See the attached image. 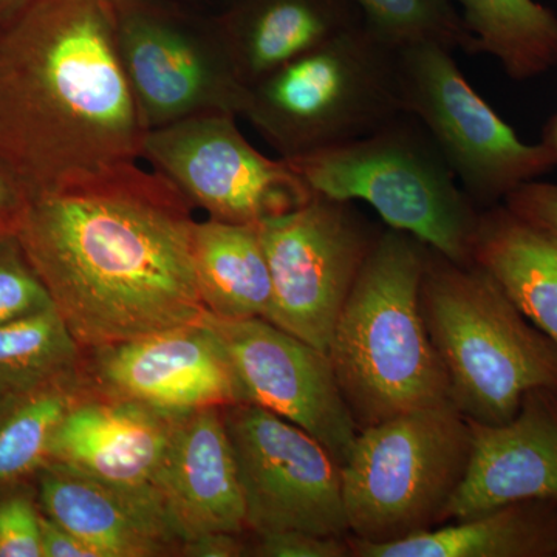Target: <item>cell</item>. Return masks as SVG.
Masks as SVG:
<instances>
[{"label":"cell","mask_w":557,"mask_h":557,"mask_svg":"<svg viewBox=\"0 0 557 557\" xmlns=\"http://www.w3.org/2000/svg\"><path fill=\"white\" fill-rule=\"evenodd\" d=\"M285 161L314 196L366 201L388 228L454 262L472 263L480 209L410 113L355 141Z\"/></svg>","instance_id":"5"},{"label":"cell","mask_w":557,"mask_h":557,"mask_svg":"<svg viewBox=\"0 0 557 557\" xmlns=\"http://www.w3.org/2000/svg\"><path fill=\"white\" fill-rule=\"evenodd\" d=\"M398 50L362 21L249 87L242 116L284 160L366 137L405 112Z\"/></svg>","instance_id":"6"},{"label":"cell","mask_w":557,"mask_h":557,"mask_svg":"<svg viewBox=\"0 0 557 557\" xmlns=\"http://www.w3.org/2000/svg\"><path fill=\"white\" fill-rule=\"evenodd\" d=\"M44 515L67 528L98 557H152L178 542L159 491L102 482L47 461L39 469Z\"/></svg>","instance_id":"18"},{"label":"cell","mask_w":557,"mask_h":557,"mask_svg":"<svg viewBox=\"0 0 557 557\" xmlns=\"http://www.w3.org/2000/svg\"><path fill=\"white\" fill-rule=\"evenodd\" d=\"M362 21L380 38L401 49L413 44H438L450 51L474 54V39L453 0H350Z\"/></svg>","instance_id":"26"},{"label":"cell","mask_w":557,"mask_h":557,"mask_svg":"<svg viewBox=\"0 0 557 557\" xmlns=\"http://www.w3.org/2000/svg\"><path fill=\"white\" fill-rule=\"evenodd\" d=\"M113 0H33L0 24V159L27 197L141 159Z\"/></svg>","instance_id":"2"},{"label":"cell","mask_w":557,"mask_h":557,"mask_svg":"<svg viewBox=\"0 0 557 557\" xmlns=\"http://www.w3.org/2000/svg\"><path fill=\"white\" fill-rule=\"evenodd\" d=\"M84 394L75 373L0 399V490L49 461L54 431Z\"/></svg>","instance_id":"24"},{"label":"cell","mask_w":557,"mask_h":557,"mask_svg":"<svg viewBox=\"0 0 557 557\" xmlns=\"http://www.w3.org/2000/svg\"><path fill=\"white\" fill-rule=\"evenodd\" d=\"M175 416L126 398L84 394L54 431L49 461L112 485L157 491Z\"/></svg>","instance_id":"17"},{"label":"cell","mask_w":557,"mask_h":557,"mask_svg":"<svg viewBox=\"0 0 557 557\" xmlns=\"http://www.w3.org/2000/svg\"><path fill=\"white\" fill-rule=\"evenodd\" d=\"M27 201V193L20 180L0 159V231L13 230L17 215Z\"/></svg>","instance_id":"32"},{"label":"cell","mask_w":557,"mask_h":557,"mask_svg":"<svg viewBox=\"0 0 557 557\" xmlns=\"http://www.w3.org/2000/svg\"><path fill=\"white\" fill-rule=\"evenodd\" d=\"M42 557H98L78 536L46 515L40 518Z\"/></svg>","instance_id":"31"},{"label":"cell","mask_w":557,"mask_h":557,"mask_svg":"<svg viewBox=\"0 0 557 557\" xmlns=\"http://www.w3.org/2000/svg\"><path fill=\"white\" fill-rule=\"evenodd\" d=\"M104 394L166 413L244 403L225 348L208 322L95 348Z\"/></svg>","instance_id":"14"},{"label":"cell","mask_w":557,"mask_h":557,"mask_svg":"<svg viewBox=\"0 0 557 557\" xmlns=\"http://www.w3.org/2000/svg\"><path fill=\"white\" fill-rule=\"evenodd\" d=\"M504 205L520 219L557 236L556 183L531 180L508 194Z\"/></svg>","instance_id":"30"},{"label":"cell","mask_w":557,"mask_h":557,"mask_svg":"<svg viewBox=\"0 0 557 557\" xmlns=\"http://www.w3.org/2000/svg\"><path fill=\"white\" fill-rule=\"evenodd\" d=\"M474 39V54L496 58L512 81L557 65V14L536 0H453Z\"/></svg>","instance_id":"23"},{"label":"cell","mask_w":557,"mask_h":557,"mask_svg":"<svg viewBox=\"0 0 557 557\" xmlns=\"http://www.w3.org/2000/svg\"><path fill=\"white\" fill-rule=\"evenodd\" d=\"M188 205L138 163L27 197L14 233L81 347L203 321Z\"/></svg>","instance_id":"1"},{"label":"cell","mask_w":557,"mask_h":557,"mask_svg":"<svg viewBox=\"0 0 557 557\" xmlns=\"http://www.w3.org/2000/svg\"><path fill=\"white\" fill-rule=\"evenodd\" d=\"M183 545L186 555L196 557H234L244 552L237 534L231 533L201 534L189 539Z\"/></svg>","instance_id":"33"},{"label":"cell","mask_w":557,"mask_h":557,"mask_svg":"<svg viewBox=\"0 0 557 557\" xmlns=\"http://www.w3.org/2000/svg\"><path fill=\"white\" fill-rule=\"evenodd\" d=\"M245 504L256 534L306 531L346 537L343 472L309 432L271 410L251 405L223 408Z\"/></svg>","instance_id":"11"},{"label":"cell","mask_w":557,"mask_h":557,"mask_svg":"<svg viewBox=\"0 0 557 557\" xmlns=\"http://www.w3.org/2000/svg\"><path fill=\"white\" fill-rule=\"evenodd\" d=\"M116 49L143 127L222 112L242 116V83L214 25L211 30L152 0H113Z\"/></svg>","instance_id":"10"},{"label":"cell","mask_w":557,"mask_h":557,"mask_svg":"<svg viewBox=\"0 0 557 557\" xmlns=\"http://www.w3.org/2000/svg\"><path fill=\"white\" fill-rule=\"evenodd\" d=\"M542 143H544L545 146H548V149L552 150L557 168V112L548 120L547 126L544 127Z\"/></svg>","instance_id":"34"},{"label":"cell","mask_w":557,"mask_h":557,"mask_svg":"<svg viewBox=\"0 0 557 557\" xmlns=\"http://www.w3.org/2000/svg\"><path fill=\"white\" fill-rule=\"evenodd\" d=\"M194 269L209 313L222 319L260 318L273 311V278L259 225L209 219L196 222Z\"/></svg>","instance_id":"22"},{"label":"cell","mask_w":557,"mask_h":557,"mask_svg":"<svg viewBox=\"0 0 557 557\" xmlns=\"http://www.w3.org/2000/svg\"><path fill=\"white\" fill-rule=\"evenodd\" d=\"M469 424L471 461L443 523L516 502L557 500V391L531 388L508 423Z\"/></svg>","instance_id":"15"},{"label":"cell","mask_w":557,"mask_h":557,"mask_svg":"<svg viewBox=\"0 0 557 557\" xmlns=\"http://www.w3.org/2000/svg\"><path fill=\"white\" fill-rule=\"evenodd\" d=\"M256 555L262 557H347L348 537L319 536L306 531H277L259 534Z\"/></svg>","instance_id":"29"},{"label":"cell","mask_w":557,"mask_h":557,"mask_svg":"<svg viewBox=\"0 0 557 557\" xmlns=\"http://www.w3.org/2000/svg\"><path fill=\"white\" fill-rule=\"evenodd\" d=\"M471 454V424L453 403L362 429L341 467L348 530L388 544L443 525Z\"/></svg>","instance_id":"7"},{"label":"cell","mask_w":557,"mask_h":557,"mask_svg":"<svg viewBox=\"0 0 557 557\" xmlns=\"http://www.w3.org/2000/svg\"><path fill=\"white\" fill-rule=\"evenodd\" d=\"M273 278L269 321L327 354L376 233L354 201L314 196L259 223Z\"/></svg>","instance_id":"9"},{"label":"cell","mask_w":557,"mask_h":557,"mask_svg":"<svg viewBox=\"0 0 557 557\" xmlns=\"http://www.w3.org/2000/svg\"><path fill=\"white\" fill-rule=\"evenodd\" d=\"M405 112L429 132L479 209L504 203L556 168L544 143L528 145L465 78L453 51L423 42L398 50Z\"/></svg>","instance_id":"8"},{"label":"cell","mask_w":557,"mask_h":557,"mask_svg":"<svg viewBox=\"0 0 557 557\" xmlns=\"http://www.w3.org/2000/svg\"><path fill=\"white\" fill-rule=\"evenodd\" d=\"M426 247L403 231L380 233L333 329L327 355L359 431L453 403L421 311Z\"/></svg>","instance_id":"3"},{"label":"cell","mask_w":557,"mask_h":557,"mask_svg":"<svg viewBox=\"0 0 557 557\" xmlns=\"http://www.w3.org/2000/svg\"><path fill=\"white\" fill-rule=\"evenodd\" d=\"M33 0H0V24L24 10Z\"/></svg>","instance_id":"35"},{"label":"cell","mask_w":557,"mask_h":557,"mask_svg":"<svg viewBox=\"0 0 557 557\" xmlns=\"http://www.w3.org/2000/svg\"><path fill=\"white\" fill-rule=\"evenodd\" d=\"M472 263L557 346V236L504 203L480 209Z\"/></svg>","instance_id":"20"},{"label":"cell","mask_w":557,"mask_h":557,"mask_svg":"<svg viewBox=\"0 0 557 557\" xmlns=\"http://www.w3.org/2000/svg\"><path fill=\"white\" fill-rule=\"evenodd\" d=\"M141 159L209 219L259 225L313 197L284 159L259 152L236 115L212 112L146 132Z\"/></svg>","instance_id":"12"},{"label":"cell","mask_w":557,"mask_h":557,"mask_svg":"<svg viewBox=\"0 0 557 557\" xmlns=\"http://www.w3.org/2000/svg\"><path fill=\"white\" fill-rule=\"evenodd\" d=\"M79 354L54 306L0 325V399L75 375Z\"/></svg>","instance_id":"25"},{"label":"cell","mask_w":557,"mask_h":557,"mask_svg":"<svg viewBox=\"0 0 557 557\" xmlns=\"http://www.w3.org/2000/svg\"><path fill=\"white\" fill-rule=\"evenodd\" d=\"M42 515L24 494L0 500V557H42Z\"/></svg>","instance_id":"28"},{"label":"cell","mask_w":557,"mask_h":557,"mask_svg":"<svg viewBox=\"0 0 557 557\" xmlns=\"http://www.w3.org/2000/svg\"><path fill=\"white\" fill-rule=\"evenodd\" d=\"M53 306L14 230L0 231V325Z\"/></svg>","instance_id":"27"},{"label":"cell","mask_w":557,"mask_h":557,"mask_svg":"<svg viewBox=\"0 0 557 557\" xmlns=\"http://www.w3.org/2000/svg\"><path fill=\"white\" fill-rule=\"evenodd\" d=\"M178 542L247 528L236 458L223 408L177 413L157 480Z\"/></svg>","instance_id":"16"},{"label":"cell","mask_w":557,"mask_h":557,"mask_svg":"<svg viewBox=\"0 0 557 557\" xmlns=\"http://www.w3.org/2000/svg\"><path fill=\"white\" fill-rule=\"evenodd\" d=\"M420 300L450 401L468 420L508 423L528 391H557L556 344L475 263L426 247Z\"/></svg>","instance_id":"4"},{"label":"cell","mask_w":557,"mask_h":557,"mask_svg":"<svg viewBox=\"0 0 557 557\" xmlns=\"http://www.w3.org/2000/svg\"><path fill=\"white\" fill-rule=\"evenodd\" d=\"M350 0H237L214 27L247 87L361 24Z\"/></svg>","instance_id":"19"},{"label":"cell","mask_w":557,"mask_h":557,"mask_svg":"<svg viewBox=\"0 0 557 557\" xmlns=\"http://www.w3.org/2000/svg\"><path fill=\"white\" fill-rule=\"evenodd\" d=\"M228 355L244 403L260 406L309 432L346 463L359 434L329 355L267 319L207 313Z\"/></svg>","instance_id":"13"},{"label":"cell","mask_w":557,"mask_h":557,"mask_svg":"<svg viewBox=\"0 0 557 557\" xmlns=\"http://www.w3.org/2000/svg\"><path fill=\"white\" fill-rule=\"evenodd\" d=\"M388 544L348 539L357 557H557V500H523Z\"/></svg>","instance_id":"21"}]
</instances>
